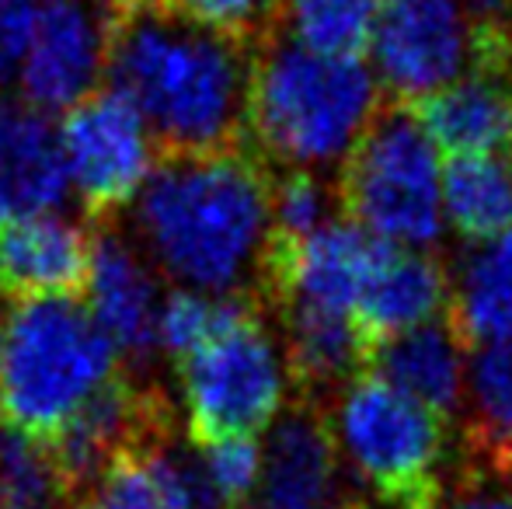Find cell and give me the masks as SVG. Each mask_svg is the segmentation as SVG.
Instances as JSON below:
<instances>
[{"label":"cell","mask_w":512,"mask_h":509,"mask_svg":"<svg viewBox=\"0 0 512 509\" xmlns=\"http://www.w3.org/2000/svg\"><path fill=\"white\" fill-rule=\"evenodd\" d=\"M147 255L178 290L251 297L272 238V178L255 150L164 157L136 206Z\"/></svg>","instance_id":"cell-1"},{"label":"cell","mask_w":512,"mask_h":509,"mask_svg":"<svg viewBox=\"0 0 512 509\" xmlns=\"http://www.w3.org/2000/svg\"><path fill=\"white\" fill-rule=\"evenodd\" d=\"M248 46L185 21L164 0L105 25V77L150 129L164 157L244 143Z\"/></svg>","instance_id":"cell-2"},{"label":"cell","mask_w":512,"mask_h":509,"mask_svg":"<svg viewBox=\"0 0 512 509\" xmlns=\"http://www.w3.org/2000/svg\"><path fill=\"white\" fill-rule=\"evenodd\" d=\"M380 112V84L359 56H321L265 35L251 56L244 129L255 154L286 171L342 168Z\"/></svg>","instance_id":"cell-3"},{"label":"cell","mask_w":512,"mask_h":509,"mask_svg":"<svg viewBox=\"0 0 512 509\" xmlns=\"http://www.w3.org/2000/svg\"><path fill=\"white\" fill-rule=\"evenodd\" d=\"M115 367L119 356L81 300H18L0 346V422L49 440Z\"/></svg>","instance_id":"cell-4"},{"label":"cell","mask_w":512,"mask_h":509,"mask_svg":"<svg viewBox=\"0 0 512 509\" xmlns=\"http://www.w3.org/2000/svg\"><path fill=\"white\" fill-rule=\"evenodd\" d=\"M328 426L338 457L391 509H436L446 496V419L411 401L373 370L338 387Z\"/></svg>","instance_id":"cell-5"},{"label":"cell","mask_w":512,"mask_h":509,"mask_svg":"<svg viewBox=\"0 0 512 509\" xmlns=\"http://www.w3.org/2000/svg\"><path fill=\"white\" fill-rule=\"evenodd\" d=\"M338 203L387 248L429 252L446 231L443 157L418 116L401 105L377 112L338 175Z\"/></svg>","instance_id":"cell-6"},{"label":"cell","mask_w":512,"mask_h":509,"mask_svg":"<svg viewBox=\"0 0 512 509\" xmlns=\"http://www.w3.org/2000/svg\"><path fill=\"white\" fill-rule=\"evenodd\" d=\"M178 381L189 433L199 447L269 429L283 415L293 387L283 342L258 311L178 363Z\"/></svg>","instance_id":"cell-7"},{"label":"cell","mask_w":512,"mask_h":509,"mask_svg":"<svg viewBox=\"0 0 512 509\" xmlns=\"http://www.w3.org/2000/svg\"><path fill=\"white\" fill-rule=\"evenodd\" d=\"M373 77L394 105H418L478 63V21L464 0H380Z\"/></svg>","instance_id":"cell-8"},{"label":"cell","mask_w":512,"mask_h":509,"mask_svg":"<svg viewBox=\"0 0 512 509\" xmlns=\"http://www.w3.org/2000/svg\"><path fill=\"white\" fill-rule=\"evenodd\" d=\"M60 147L91 224L140 196L154 175L157 147L140 112L112 88L91 91L84 102L63 112Z\"/></svg>","instance_id":"cell-9"},{"label":"cell","mask_w":512,"mask_h":509,"mask_svg":"<svg viewBox=\"0 0 512 509\" xmlns=\"http://www.w3.org/2000/svg\"><path fill=\"white\" fill-rule=\"evenodd\" d=\"M384 252L387 245L370 238L363 227L335 217L314 238L293 248H272L265 255L262 293L279 307L356 318L359 297Z\"/></svg>","instance_id":"cell-10"},{"label":"cell","mask_w":512,"mask_h":509,"mask_svg":"<svg viewBox=\"0 0 512 509\" xmlns=\"http://www.w3.org/2000/svg\"><path fill=\"white\" fill-rule=\"evenodd\" d=\"M105 77V18L91 0H39L21 60V102L42 116L70 112Z\"/></svg>","instance_id":"cell-11"},{"label":"cell","mask_w":512,"mask_h":509,"mask_svg":"<svg viewBox=\"0 0 512 509\" xmlns=\"http://www.w3.org/2000/svg\"><path fill=\"white\" fill-rule=\"evenodd\" d=\"M88 311L115 356L129 370H136L129 377L143 381L161 353L157 349V314H161L157 279L140 252L108 224H91Z\"/></svg>","instance_id":"cell-12"},{"label":"cell","mask_w":512,"mask_h":509,"mask_svg":"<svg viewBox=\"0 0 512 509\" xmlns=\"http://www.w3.org/2000/svg\"><path fill=\"white\" fill-rule=\"evenodd\" d=\"M338 461L328 412L314 401L290 405L262 443V478L251 509H321L335 503Z\"/></svg>","instance_id":"cell-13"},{"label":"cell","mask_w":512,"mask_h":509,"mask_svg":"<svg viewBox=\"0 0 512 509\" xmlns=\"http://www.w3.org/2000/svg\"><path fill=\"white\" fill-rule=\"evenodd\" d=\"M91 276V234L53 213L0 224V293L14 300L81 297Z\"/></svg>","instance_id":"cell-14"},{"label":"cell","mask_w":512,"mask_h":509,"mask_svg":"<svg viewBox=\"0 0 512 509\" xmlns=\"http://www.w3.org/2000/svg\"><path fill=\"white\" fill-rule=\"evenodd\" d=\"M439 154H502L512 150V81L499 70H471L411 105Z\"/></svg>","instance_id":"cell-15"},{"label":"cell","mask_w":512,"mask_h":509,"mask_svg":"<svg viewBox=\"0 0 512 509\" xmlns=\"http://www.w3.org/2000/svg\"><path fill=\"white\" fill-rule=\"evenodd\" d=\"M446 307H450V276L443 262L429 252L387 248L359 297L356 328L373 349L439 321Z\"/></svg>","instance_id":"cell-16"},{"label":"cell","mask_w":512,"mask_h":509,"mask_svg":"<svg viewBox=\"0 0 512 509\" xmlns=\"http://www.w3.org/2000/svg\"><path fill=\"white\" fill-rule=\"evenodd\" d=\"M67 185L60 129L32 105L0 98V189L11 220L53 213L67 199Z\"/></svg>","instance_id":"cell-17"},{"label":"cell","mask_w":512,"mask_h":509,"mask_svg":"<svg viewBox=\"0 0 512 509\" xmlns=\"http://www.w3.org/2000/svg\"><path fill=\"white\" fill-rule=\"evenodd\" d=\"M366 370L384 377L387 384L436 412L439 419H450L464 405L467 346L450 328V321H432V325L373 346Z\"/></svg>","instance_id":"cell-18"},{"label":"cell","mask_w":512,"mask_h":509,"mask_svg":"<svg viewBox=\"0 0 512 509\" xmlns=\"http://www.w3.org/2000/svg\"><path fill=\"white\" fill-rule=\"evenodd\" d=\"M283 311V353L290 377L307 401L314 394L338 391L370 363V346L359 335L356 318L321 314L307 307H279Z\"/></svg>","instance_id":"cell-19"},{"label":"cell","mask_w":512,"mask_h":509,"mask_svg":"<svg viewBox=\"0 0 512 509\" xmlns=\"http://www.w3.org/2000/svg\"><path fill=\"white\" fill-rule=\"evenodd\" d=\"M446 311L464 346L512 342V234L481 241L464 255Z\"/></svg>","instance_id":"cell-20"},{"label":"cell","mask_w":512,"mask_h":509,"mask_svg":"<svg viewBox=\"0 0 512 509\" xmlns=\"http://www.w3.org/2000/svg\"><path fill=\"white\" fill-rule=\"evenodd\" d=\"M464 405L467 419V468L512 482V342L474 349L467 360Z\"/></svg>","instance_id":"cell-21"},{"label":"cell","mask_w":512,"mask_h":509,"mask_svg":"<svg viewBox=\"0 0 512 509\" xmlns=\"http://www.w3.org/2000/svg\"><path fill=\"white\" fill-rule=\"evenodd\" d=\"M443 217L474 245L512 234V150L450 157L443 164Z\"/></svg>","instance_id":"cell-22"},{"label":"cell","mask_w":512,"mask_h":509,"mask_svg":"<svg viewBox=\"0 0 512 509\" xmlns=\"http://www.w3.org/2000/svg\"><path fill=\"white\" fill-rule=\"evenodd\" d=\"M74 509H192L185 454L175 443L129 450L77 499Z\"/></svg>","instance_id":"cell-23"},{"label":"cell","mask_w":512,"mask_h":509,"mask_svg":"<svg viewBox=\"0 0 512 509\" xmlns=\"http://www.w3.org/2000/svg\"><path fill=\"white\" fill-rule=\"evenodd\" d=\"M380 0H279L286 39L321 56H359L370 46Z\"/></svg>","instance_id":"cell-24"},{"label":"cell","mask_w":512,"mask_h":509,"mask_svg":"<svg viewBox=\"0 0 512 509\" xmlns=\"http://www.w3.org/2000/svg\"><path fill=\"white\" fill-rule=\"evenodd\" d=\"M0 509H74L46 440L0 422Z\"/></svg>","instance_id":"cell-25"},{"label":"cell","mask_w":512,"mask_h":509,"mask_svg":"<svg viewBox=\"0 0 512 509\" xmlns=\"http://www.w3.org/2000/svg\"><path fill=\"white\" fill-rule=\"evenodd\" d=\"M258 311L251 297H213V293L199 290H171L161 300V314H157V349L175 367L189 360L192 353L206 346L209 339L241 321L244 314Z\"/></svg>","instance_id":"cell-26"},{"label":"cell","mask_w":512,"mask_h":509,"mask_svg":"<svg viewBox=\"0 0 512 509\" xmlns=\"http://www.w3.org/2000/svg\"><path fill=\"white\" fill-rule=\"evenodd\" d=\"M338 189L317 171H286L272 182V248H293L335 220Z\"/></svg>","instance_id":"cell-27"},{"label":"cell","mask_w":512,"mask_h":509,"mask_svg":"<svg viewBox=\"0 0 512 509\" xmlns=\"http://www.w3.org/2000/svg\"><path fill=\"white\" fill-rule=\"evenodd\" d=\"M199 468L213 492L234 509H251L262 478V443L255 436H230L199 447Z\"/></svg>","instance_id":"cell-28"},{"label":"cell","mask_w":512,"mask_h":509,"mask_svg":"<svg viewBox=\"0 0 512 509\" xmlns=\"http://www.w3.org/2000/svg\"><path fill=\"white\" fill-rule=\"evenodd\" d=\"M164 4L192 25L223 35L230 42H241V46L272 35L279 14V0H164Z\"/></svg>","instance_id":"cell-29"},{"label":"cell","mask_w":512,"mask_h":509,"mask_svg":"<svg viewBox=\"0 0 512 509\" xmlns=\"http://www.w3.org/2000/svg\"><path fill=\"white\" fill-rule=\"evenodd\" d=\"M39 0H0V88L11 84L25 60Z\"/></svg>","instance_id":"cell-30"},{"label":"cell","mask_w":512,"mask_h":509,"mask_svg":"<svg viewBox=\"0 0 512 509\" xmlns=\"http://www.w3.org/2000/svg\"><path fill=\"white\" fill-rule=\"evenodd\" d=\"M436 509H512V482L467 468L457 492L439 499Z\"/></svg>","instance_id":"cell-31"},{"label":"cell","mask_w":512,"mask_h":509,"mask_svg":"<svg viewBox=\"0 0 512 509\" xmlns=\"http://www.w3.org/2000/svg\"><path fill=\"white\" fill-rule=\"evenodd\" d=\"M91 4H95L98 11H102V18H105V25H108V21L122 18V14L136 11V7H147V4H154V0H91Z\"/></svg>","instance_id":"cell-32"},{"label":"cell","mask_w":512,"mask_h":509,"mask_svg":"<svg viewBox=\"0 0 512 509\" xmlns=\"http://www.w3.org/2000/svg\"><path fill=\"white\" fill-rule=\"evenodd\" d=\"M464 4H467V11L478 14V18L485 21V18H495V14L509 4V0H464Z\"/></svg>","instance_id":"cell-33"},{"label":"cell","mask_w":512,"mask_h":509,"mask_svg":"<svg viewBox=\"0 0 512 509\" xmlns=\"http://www.w3.org/2000/svg\"><path fill=\"white\" fill-rule=\"evenodd\" d=\"M495 21V28H499V35H502V42H506V49H509V56H512V0L506 7H502V18H492Z\"/></svg>","instance_id":"cell-34"},{"label":"cell","mask_w":512,"mask_h":509,"mask_svg":"<svg viewBox=\"0 0 512 509\" xmlns=\"http://www.w3.org/2000/svg\"><path fill=\"white\" fill-rule=\"evenodd\" d=\"M7 318H11V311H7V297L0 293V346H4V332H7Z\"/></svg>","instance_id":"cell-35"},{"label":"cell","mask_w":512,"mask_h":509,"mask_svg":"<svg viewBox=\"0 0 512 509\" xmlns=\"http://www.w3.org/2000/svg\"><path fill=\"white\" fill-rule=\"evenodd\" d=\"M321 509H366L359 499H335V503H328V506H321Z\"/></svg>","instance_id":"cell-36"},{"label":"cell","mask_w":512,"mask_h":509,"mask_svg":"<svg viewBox=\"0 0 512 509\" xmlns=\"http://www.w3.org/2000/svg\"><path fill=\"white\" fill-rule=\"evenodd\" d=\"M11 213H7V199H4V189H0V224H7Z\"/></svg>","instance_id":"cell-37"}]
</instances>
